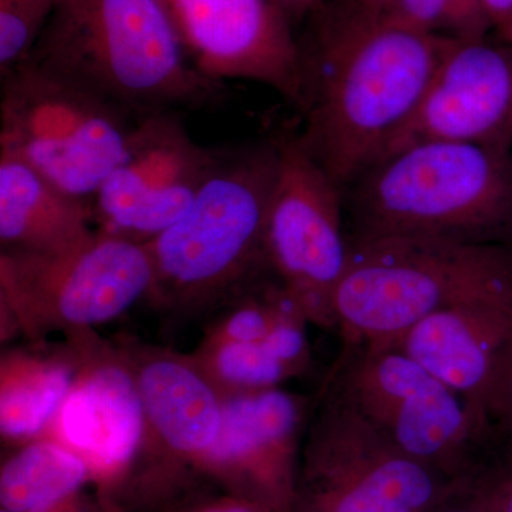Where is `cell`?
Wrapping results in <instances>:
<instances>
[{"label":"cell","mask_w":512,"mask_h":512,"mask_svg":"<svg viewBox=\"0 0 512 512\" xmlns=\"http://www.w3.org/2000/svg\"><path fill=\"white\" fill-rule=\"evenodd\" d=\"M0 94V153L93 204L137 117L30 60L3 74Z\"/></svg>","instance_id":"52a82bcc"},{"label":"cell","mask_w":512,"mask_h":512,"mask_svg":"<svg viewBox=\"0 0 512 512\" xmlns=\"http://www.w3.org/2000/svg\"><path fill=\"white\" fill-rule=\"evenodd\" d=\"M461 484L404 453L322 386L303 434L293 512H430Z\"/></svg>","instance_id":"9c48e42d"},{"label":"cell","mask_w":512,"mask_h":512,"mask_svg":"<svg viewBox=\"0 0 512 512\" xmlns=\"http://www.w3.org/2000/svg\"><path fill=\"white\" fill-rule=\"evenodd\" d=\"M76 372L45 437L77 454L89 467L100 500L117 511L146 434L143 402L126 349L96 329L64 333Z\"/></svg>","instance_id":"7c38bea8"},{"label":"cell","mask_w":512,"mask_h":512,"mask_svg":"<svg viewBox=\"0 0 512 512\" xmlns=\"http://www.w3.org/2000/svg\"><path fill=\"white\" fill-rule=\"evenodd\" d=\"M0 512H13V511L6 510V508H2V510H0Z\"/></svg>","instance_id":"1f68e13d"},{"label":"cell","mask_w":512,"mask_h":512,"mask_svg":"<svg viewBox=\"0 0 512 512\" xmlns=\"http://www.w3.org/2000/svg\"><path fill=\"white\" fill-rule=\"evenodd\" d=\"M488 420L498 447L512 448V350L495 387Z\"/></svg>","instance_id":"484cf974"},{"label":"cell","mask_w":512,"mask_h":512,"mask_svg":"<svg viewBox=\"0 0 512 512\" xmlns=\"http://www.w3.org/2000/svg\"><path fill=\"white\" fill-rule=\"evenodd\" d=\"M279 9L284 10L291 19V15H303L309 10L318 8L320 0H272Z\"/></svg>","instance_id":"f546056e"},{"label":"cell","mask_w":512,"mask_h":512,"mask_svg":"<svg viewBox=\"0 0 512 512\" xmlns=\"http://www.w3.org/2000/svg\"><path fill=\"white\" fill-rule=\"evenodd\" d=\"M473 481L490 512H512V448L498 447Z\"/></svg>","instance_id":"d4e9b609"},{"label":"cell","mask_w":512,"mask_h":512,"mask_svg":"<svg viewBox=\"0 0 512 512\" xmlns=\"http://www.w3.org/2000/svg\"><path fill=\"white\" fill-rule=\"evenodd\" d=\"M76 372L72 349L3 350L0 359V434L3 443L19 447L42 439L52 426Z\"/></svg>","instance_id":"d6986e66"},{"label":"cell","mask_w":512,"mask_h":512,"mask_svg":"<svg viewBox=\"0 0 512 512\" xmlns=\"http://www.w3.org/2000/svg\"><path fill=\"white\" fill-rule=\"evenodd\" d=\"M483 301H512V247L359 238L333 313L343 340L389 345L434 313Z\"/></svg>","instance_id":"5b68a950"},{"label":"cell","mask_w":512,"mask_h":512,"mask_svg":"<svg viewBox=\"0 0 512 512\" xmlns=\"http://www.w3.org/2000/svg\"><path fill=\"white\" fill-rule=\"evenodd\" d=\"M161 2L195 72L220 84H264L302 110L305 53L293 36L291 19L272 0Z\"/></svg>","instance_id":"5bb4252c"},{"label":"cell","mask_w":512,"mask_h":512,"mask_svg":"<svg viewBox=\"0 0 512 512\" xmlns=\"http://www.w3.org/2000/svg\"><path fill=\"white\" fill-rule=\"evenodd\" d=\"M427 141L512 150V46L448 37L419 107L382 157Z\"/></svg>","instance_id":"2e32d148"},{"label":"cell","mask_w":512,"mask_h":512,"mask_svg":"<svg viewBox=\"0 0 512 512\" xmlns=\"http://www.w3.org/2000/svg\"><path fill=\"white\" fill-rule=\"evenodd\" d=\"M399 0H345L342 6L356 12L386 15L396 6Z\"/></svg>","instance_id":"f1b7e54d"},{"label":"cell","mask_w":512,"mask_h":512,"mask_svg":"<svg viewBox=\"0 0 512 512\" xmlns=\"http://www.w3.org/2000/svg\"><path fill=\"white\" fill-rule=\"evenodd\" d=\"M25 60L136 117L201 106L222 89L192 69L161 0H60Z\"/></svg>","instance_id":"277c9868"},{"label":"cell","mask_w":512,"mask_h":512,"mask_svg":"<svg viewBox=\"0 0 512 512\" xmlns=\"http://www.w3.org/2000/svg\"><path fill=\"white\" fill-rule=\"evenodd\" d=\"M483 5L494 30L512 22V0H483Z\"/></svg>","instance_id":"83f0119b"},{"label":"cell","mask_w":512,"mask_h":512,"mask_svg":"<svg viewBox=\"0 0 512 512\" xmlns=\"http://www.w3.org/2000/svg\"><path fill=\"white\" fill-rule=\"evenodd\" d=\"M380 346L412 357L490 424L495 387L512 350V301L467 303L434 313Z\"/></svg>","instance_id":"e0dca14e"},{"label":"cell","mask_w":512,"mask_h":512,"mask_svg":"<svg viewBox=\"0 0 512 512\" xmlns=\"http://www.w3.org/2000/svg\"><path fill=\"white\" fill-rule=\"evenodd\" d=\"M191 356L222 397L275 389L295 377L265 342L204 339Z\"/></svg>","instance_id":"44dd1931"},{"label":"cell","mask_w":512,"mask_h":512,"mask_svg":"<svg viewBox=\"0 0 512 512\" xmlns=\"http://www.w3.org/2000/svg\"><path fill=\"white\" fill-rule=\"evenodd\" d=\"M430 512H490L474 481L458 485L446 500Z\"/></svg>","instance_id":"4316f807"},{"label":"cell","mask_w":512,"mask_h":512,"mask_svg":"<svg viewBox=\"0 0 512 512\" xmlns=\"http://www.w3.org/2000/svg\"><path fill=\"white\" fill-rule=\"evenodd\" d=\"M386 15L451 39H483L494 30L483 0H399Z\"/></svg>","instance_id":"7402d4cb"},{"label":"cell","mask_w":512,"mask_h":512,"mask_svg":"<svg viewBox=\"0 0 512 512\" xmlns=\"http://www.w3.org/2000/svg\"><path fill=\"white\" fill-rule=\"evenodd\" d=\"M276 171V140L222 151L183 217L146 242L153 305L198 315L232 301L269 272L265 225Z\"/></svg>","instance_id":"3957f363"},{"label":"cell","mask_w":512,"mask_h":512,"mask_svg":"<svg viewBox=\"0 0 512 512\" xmlns=\"http://www.w3.org/2000/svg\"><path fill=\"white\" fill-rule=\"evenodd\" d=\"M447 40L390 15L323 10L311 49H303L305 124L298 138L342 191L412 119Z\"/></svg>","instance_id":"6da1fadb"},{"label":"cell","mask_w":512,"mask_h":512,"mask_svg":"<svg viewBox=\"0 0 512 512\" xmlns=\"http://www.w3.org/2000/svg\"><path fill=\"white\" fill-rule=\"evenodd\" d=\"M215 485V484H214ZM160 512H284L272 505L222 490H202L195 483Z\"/></svg>","instance_id":"cb8c5ba5"},{"label":"cell","mask_w":512,"mask_h":512,"mask_svg":"<svg viewBox=\"0 0 512 512\" xmlns=\"http://www.w3.org/2000/svg\"><path fill=\"white\" fill-rule=\"evenodd\" d=\"M221 154L200 146L173 111L137 117L94 197L97 229L141 244L156 238L191 207Z\"/></svg>","instance_id":"4fadbf2b"},{"label":"cell","mask_w":512,"mask_h":512,"mask_svg":"<svg viewBox=\"0 0 512 512\" xmlns=\"http://www.w3.org/2000/svg\"><path fill=\"white\" fill-rule=\"evenodd\" d=\"M60 0H0V74L32 53Z\"/></svg>","instance_id":"603a6c76"},{"label":"cell","mask_w":512,"mask_h":512,"mask_svg":"<svg viewBox=\"0 0 512 512\" xmlns=\"http://www.w3.org/2000/svg\"><path fill=\"white\" fill-rule=\"evenodd\" d=\"M92 473L59 441L42 437L16 447L0 470V504L13 512H114L92 501Z\"/></svg>","instance_id":"ffe728a7"},{"label":"cell","mask_w":512,"mask_h":512,"mask_svg":"<svg viewBox=\"0 0 512 512\" xmlns=\"http://www.w3.org/2000/svg\"><path fill=\"white\" fill-rule=\"evenodd\" d=\"M323 386L352 404L404 453L454 483L477 477L497 450L487 420L393 346L343 340Z\"/></svg>","instance_id":"8992f818"},{"label":"cell","mask_w":512,"mask_h":512,"mask_svg":"<svg viewBox=\"0 0 512 512\" xmlns=\"http://www.w3.org/2000/svg\"><path fill=\"white\" fill-rule=\"evenodd\" d=\"M348 239L412 237L512 247V150L427 141L343 188Z\"/></svg>","instance_id":"7a4b0ae2"},{"label":"cell","mask_w":512,"mask_h":512,"mask_svg":"<svg viewBox=\"0 0 512 512\" xmlns=\"http://www.w3.org/2000/svg\"><path fill=\"white\" fill-rule=\"evenodd\" d=\"M278 171L265 225L269 272L309 325L335 329L333 298L349 258L343 191L303 148L278 138Z\"/></svg>","instance_id":"30bf717a"},{"label":"cell","mask_w":512,"mask_h":512,"mask_svg":"<svg viewBox=\"0 0 512 512\" xmlns=\"http://www.w3.org/2000/svg\"><path fill=\"white\" fill-rule=\"evenodd\" d=\"M136 375L146 434L117 505L158 511L201 478L198 471L220 431L224 397L191 355L121 340Z\"/></svg>","instance_id":"8fae6325"},{"label":"cell","mask_w":512,"mask_h":512,"mask_svg":"<svg viewBox=\"0 0 512 512\" xmlns=\"http://www.w3.org/2000/svg\"><path fill=\"white\" fill-rule=\"evenodd\" d=\"M92 202L79 200L10 154L0 153L2 251L57 254L92 237Z\"/></svg>","instance_id":"ac0fdd59"},{"label":"cell","mask_w":512,"mask_h":512,"mask_svg":"<svg viewBox=\"0 0 512 512\" xmlns=\"http://www.w3.org/2000/svg\"><path fill=\"white\" fill-rule=\"evenodd\" d=\"M146 244L96 232L57 254L0 251L3 335L42 343L120 318L153 288Z\"/></svg>","instance_id":"ba28073f"},{"label":"cell","mask_w":512,"mask_h":512,"mask_svg":"<svg viewBox=\"0 0 512 512\" xmlns=\"http://www.w3.org/2000/svg\"><path fill=\"white\" fill-rule=\"evenodd\" d=\"M495 32L498 33V36H500V39L503 40V42L512 46V22L503 26V28L495 30Z\"/></svg>","instance_id":"4dcf8cb0"},{"label":"cell","mask_w":512,"mask_h":512,"mask_svg":"<svg viewBox=\"0 0 512 512\" xmlns=\"http://www.w3.org/2000/svg\"><path fill=\"white\" fill-rule=\"evenodd\" d=\"M311 410L282 387L224 397L220 431L198 474L229 493L293 512Z\"/></svg>","instance_id":"9a60e30c"}]
</instances>
